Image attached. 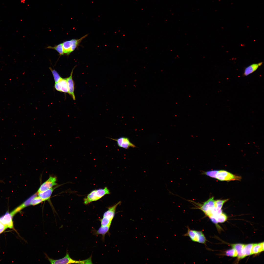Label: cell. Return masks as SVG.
Instances as JSON below:
<instances>
[{
	"mask_svg": "<svg viewBox=\"0 0 264 264\" xmlns=\"http://www.w3.org/2000/svg\"><path fill=\"white\" fill-rule=\"evenodd\" d=\"M87 36L85 35L78 39H72L64 42L62 44L64 54H69L74 51L82 40Z\"/></svg>",
	"mask_w": 264,
	"mask_h": 264,
	"instance_id": "277c9868",
	"label": "cell"
},
{
	"mask_svg": "<svg viewBox=\"0 0 264 264\" xmlns=\"http://www.w3.org/2000/svg\"><path fill=\"white\" fill-rule=\"evenodd\" d=\"M56 187H53L45 191L38 192V196L41 198L44 201L49 200L52 193Z\"/></svg>",
	"mask_w": 264,
	"mask_h": 264,
	"instance_id": "5bb4252c",
	"label": "cell"
},
{
	"mask_svg": "<svg viewBox=\"0 0 264 264\" xmlns=\"http://www.w3.org/2000/svg\"><path fill=\"white\" fill-rule=\"evenodd\" d=\"M215 201L213 197L211 198L203 204H199L198 208L205 214L215 207Z\"/></svg>",
	"mask_w": 264,
	"mask_h": 264,
	"instance_id": "ba28073f",
	"label": "cell"
},
{
	"mask_svg": "<svg viewBox=\"0 0 264 264\" xmlns=\"http://www.w3.org/2000/svg\"><path fill=\"white\" fill-rule=\"evenodd\" d=\"M227 216L224 213H222L216 218V219L218 223H222L227 220Z\"/></svg>",
	"mask_w": 264,
	"mask_h": 264,
	"instance_id": "cb8c5ba5",
	"label": "cell"
},
{
	"mask_svg": "<svg viewBox=\"0 0 264 264\" xmlns=\"http://www.w3.org/2000/svg\"><path fill=\"white\" fill-rule=\"evenodd\" d=\"M261 62L258 63H254L246 67L244 69L243 75L244 76H248L256 71L262 64Z\"/></svg>",
	"mask_w": 264,
	"mask_h": 264,
	"instance_id": "4fadbf2b",
	"label": "cell"
},
{
	"mask_svg": "<svg viewBox=\"0 0 264 264\" xmlns=\"http://www.w3.org/2000/svg\"><path fill=\"white\" fill-rule=\"evenodd\" d=\"M56 181V177L50 176L48 179L41 185L37 192L43 191L54 187L57 184Z\"/></svg>",
	"mask_w": 264,
	"mask_h": 264,
	"instance_id": "8992f818",
	"label": "cell"
},
{
	"mask_svg": "<svg viewBox=\"0 0 264 264\" xmlns=\"http://www.w3.org/2000/svg\"><path fill=\"white\" fill-rule=\"evenodd\" d=\"M110 193L109 190L107 187L104 188L93 190L84 198V202L87 205L94 201L98 200L105 195Z\"/></svg>",
	"mask_w": 264,
	"mask_h": 264,
	"instance_id": "6da1fadb",
	"label": "cell"
},
{
	"mask_svg": "<svg viewBox=\"0 0 264 264\" xmlns=\"http://www.w3.org/2000/svg\"><path fill=\"white\" fill-rule=\"evenodd\" d=\"M74 68L72 70L69 76L66 78V79L68 86V94L72 97L73 99L75 100L76 98L74 93L75 83L72 78L73 71Z\"/></svg>",
	"mask_w": 264,
	"mask_h": 264,
	"instance_id": "8fae6325",
	"label": "cell"
},
{
	"mask_svg": "<svg viewBox=\"0 0 264 264\" xmlns=\"http://www.w3.org/2000/svg\"><path fill=\"white\" fill-rule=\"evenodd\" d=\"M253 244L251 243L244 244L242 252L244 258L246 256L251 255L252 250Z\"/></svg>",
	"mask_w": 264,
	"mask_h": 264,
	"instance_id": "ac0fdd59",
	"label": "cell"
},
{
	"mask_svg": "<svg viewBox=\"0 0 264 264\" xmlns=\"http://www.w3.org/2000/svg\"><path fill=\"white\" fill-rule=\"evenodd\" d=\"M121 203L120 201L114 205L108 208V210L104 213L103 217L112 221L114 216L116 207Z\"/></svg>",
	"mask_w": 264,
	"mask_h": 264,
	"instance_id": "7c38bea8",
	"label": "cell"
},
{
	"mask_svg": "<svg viewBox=\"0 0 264 264\" xmlns=\"http://www.w3.org/2000/svg\"><path fill=\"white\" fill-rule=\"evenodd\" d=\"M228 200V199H226L215 200V207L218 210L221 209L224 203L227 202Z\"/></svg>",
	"mask_w": 264,
	"mask_h": 264,
	"instance_id": "44dd1931",
	"label": "cell"
},
{
	"mask_svg": "<svg viewBox=\"0 0 264 264\" xmlns=\"http://www.w3.org/2000/svg\"><path fill=\"white\" fill-rule=\"evenodd\" d=\"M218 171L212 170L204 172V174L210 177L216 178V176Z\"/></svg>",
	"mask_w": 264,
	"mask_h": 264,
	"instance_id": "484cf974",
	"label": "cell"
},
{
	"mask_svg": "<svg viewBox=\"0 0 264 264\" xmlns=\"http://www.w3.org/2000/svg\"><path fill=\"white\" fill-rule=\"evenodd\" d=\"M44 200L38 196L34 198L32 200L30 205L35 206L38 205L43 202Z\"/></svg>",
	"mask_w": 264,
	"mask_h": 264,
	"instance_id": "603a6c76",
	"label": "cell"
},
{
	"mask_svg": "<svg viewBox=\"0 0 264 264\" xmlns=\"http://www.w3.org/2000/svg\"><path fill=\"white\" fill-rule=\"evenodd\" d=\"M54 86L55 89L57 91L61 92V86L59 82L55 83Z\"/></svg>",
	"mask_w": 264,
	"mask_h": 264,
	"instance_id": "83f0119b",
	"label": "cell"
},
{
	"mask_svg": "<svg viewBox=\"0 0 264 264\" xmlns=\"http://www.w3.org/2000/svg\"><path fill=\"white\" fill-rule=\"evenodd\" d=\"M58 82L60 83L61 86V92L68 93V89L66 78H62Z\"/></svg>",
	"mask_w": 264,
	"mask_h": 264,
	"instance_id": "d6986e66",
	"label": "cell"
},
{
	"mask_svg": "<svg viewBox=\"0 0 264 264\" xmlns=\"http://www.w3.org/2000/svg\"><path fill=\"white\" fill-rule=\"evenodd\" d=\"M47 48L55 50L61 55H63L64 54L62 43L60 44L53 47L48 46L47 47Z\"/></svg>",
	"mask_w": 264,
	"mask_h": 264,
	"instance_id": "ffe728a7",
	"label": "cell"
},
{
	"mask_svg": "<svg viewBox=\"0 0 264 264\" xmlns=\"http://www.w3.org/2000/svg\"><path fill=\"white\" fill-rule=\"evenodd\" d=\"M216 178L221 181L240 180L241 176L234 175L224 170L218 171L216 176Z\"/></svg>",
	"mask_w": 264,
	"mask_h": 264,
	"instance_id": "5b68a950",
	"label": "cell"
},
{
	"mask_svg": "<svg viewBox=\"0 0 264 264\" xmlns=\"http://www.w3.org/2000/svg\"><path fill=\"white\" fill-rule=\"evenodd\" d=\"M45 255L51 264H92L91 256L88 258L84 260L76 261L72 259L70 257L69 253L67 252L66 255L64 257L58 260H55L49 257L47 255Z\"/></svg>",
	"mask_w": 264,
	"mask_h": 264,
	"instance_id": "7a4b0ae2",
	"label": "cell"
},
{
	"mask_svg": "<svg viewBox=\"0 0 264 264\" xmlns=\"http://www.w3.org/2000/svg\"><path fill=\"white\" fill-rule=\"evenodd\" d=\"M244 244L241 243H237L231 245L233 248L236 251L237 257L238 258L241 259L244 258L242 253V249Z\"/></svg>",
	"mask_w": 264,
	"mask_h": 264,
	"instance_id": "2e32d148",
	"label": "cell"
},
{
	"mask_svg": "<svg viewBox=\"0 0 264 264\" xmlns=\"http://www.w3.org/2000/svg\"><path fill=\"white\" fill-rule=\"evenodd\" d=\"M99 221L101 222V226H106L109 225H111L112 221L105 218L100 219Z\"/></svg>",
	"mask_w": 264,
	"mask_h": 264,
	"instance_id": "4316f807",
	"label": "cell"
},
{
	"mask_svg": "<svg viewBox=\"0 0 264 264\" xmlns=\"http://www.w3.org/2000/svg\"><path fill=\"white\" fill-rule=\"evenodd\" d=\"M225 254L228 256L234 257L237 256V253L236 250L232 248L227 251L226 252Z\"/></svg>",
	"mask_w": 264,
	"mask_h": 264,
	"instance_id": "d4e9b609",
	"label": "cell"
},
{
	"mask_svg": "<svg viewBox=\"0 0 264 264\" xmlns=\"http://www.w3.org/2000/svg\"><path fill=\"white\" fill-rule=\"evenodd\" d=\"M49 68L53 74L55 83L58 82L62 78L55 69H53L51 67Z\"/></svg>",
	"mask_w": 264,
	"mask_h": 264,
	"instance_id": "7402d4cb",
	"label": "cell"
},
{
	"mask_svg": "<svg viewBox=\"0 0 264 264\" xmlns=\"http://www.w3.org/2000/svg\"><path fill=\"white\" fill-rule=\"evenodd\" d=\"M37 195L38 192H37L30 197L21 205L16 208L10 213L11 216L13 217L16 214L20 211L22 209L30 205V204L32 199L34 198Z\"/></svg>",
	"mask_w": 264,
	"mask_h": 264,
	"instance_id": "30bf717a",
	"label": "cell"
},
{
	"mask_svg": "<svg viewBox=\"0 0 264 264\" xmlns=\"http://www.w3.org/2000/svg\"><path fill=\"white\" fill-rule=\"evenodd\" d=\"M7 228L0 221V234L3 232Z\"/></svg>",
	"mask_w": 264,
	"mask_h": 264,
	"instance_id": "f1b7e54d",
	"label": "cell"
},
{
	"mask_svg": "<svg viewBox=\"0 0 264 264\" xmlns=\"http://www.w3.org/2000/svg\"><path fill=\"white\" fill-rule=\"evenodd\" d=\"M187 229V232L184 236H188L194 242L204 244L206 243L207 239L202 231L191 230L188 227Z\"/></svg>",
	"mask_w": 264,
	"mask_h": 264,
	"instance_id": "3957f363",
	"label": "cell"
},
{
	"mask_svg": "<svg viewBox=\"0 0 264 264\" xmlns=\"http://www.w3.org/2000/svg\"><path fill=\"white\" fill-rule=\"evenodd\" d=\"M111 139L116 142L118 146L120 147L128 149L130 147L135 148L136 147L130 142L127 137H121L117 139L111 138Z\"/></svg>",
	"mask_w": 264,
	"mask_h": 264,
	"instance_id": "52a82bcc",
	"label": "cell"
},
{
	"mask_svg": "<svg viewBox=\"0 0 264 264\" xmlns=\"http://www.w3.org/2000/svg\"><path fill=\"white\" fill-rule=\"evenodd\" d=\"M110 226V225L104 226H101L98 230L95 231V234L101 235L102 236V239L104 240L105 235L109 231Z\"/></svg>",
	"mask_w": 264,
	"mask_h": 264,
	"instance_id": "e0dca14e",
	"label": "cell"
},
{
	"mask_svg": "<svg viewBox=\"0 0 264 264\" xmlns=\"http://www.w3.org/2000/svg\"><path fill=\"white\" fill-rule=\"evenodd\" d=\"M12 217L8 211L0 217V221L7 228H13Z\"/></svg>",
	"mask_w": 264,
	"mask_h": 264,
	"instance_id": "9c48e42d",
	"label": "cell"
},
{
	"mask_svg": "<svg viewBox=\"0 0 264 264\" xmlns=\"http://www.w3.org/2000/svg\"><path fill=\"white\" fill-rule=\"evenodd\" d=\"M264 250V242L254 243L253 246L251 255L260 253Z\"/></svg>",
	"mask_w": 264,
	"mask_h": 264,
	"instance_id": "9a60e30c",
	"label": "cell"
}]
</instances>
